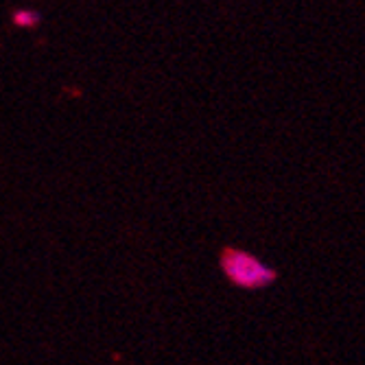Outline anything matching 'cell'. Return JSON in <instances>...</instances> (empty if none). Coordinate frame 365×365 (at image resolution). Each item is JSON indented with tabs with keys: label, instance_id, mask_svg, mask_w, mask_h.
I'll return each instance as SVG.
<instances>
[{
	"label": "cell",
	"instance_id": "6da1fadb",
	"mask_svg": "<svg viewBox=\"0 0 365 365\" xmlns=\"http://www.w3.org/2000/svg\"><path fill=\"white\" fill-rule=\"evenodd\" d=\"M225 269H227V276L243 284V287H258V284H264L269 278L267 269L262 267L260 262H256L254 258L250 256H243V254H237V252H230L227 258L223 260Z\"/></svg>",
	"mask_w": 365,
	"mask_h": 365
},
{
	"label": "cell",
	"instance_id": "7a4b0ae2",
	"mask_svg": "<svg viewBox=\"0 0 365 365\" xmlns=\"http://www.w3.org/2000/svg\"><path fill=\"white\" fill-rule=\"evenodd\" d=\"M14 20H16V24H20V26H36V24L40 22V16H38V14H33V11H18Z\"/></svg>",
	"mask_w": 365,
	"mask_h": 365
}]
</instances>
